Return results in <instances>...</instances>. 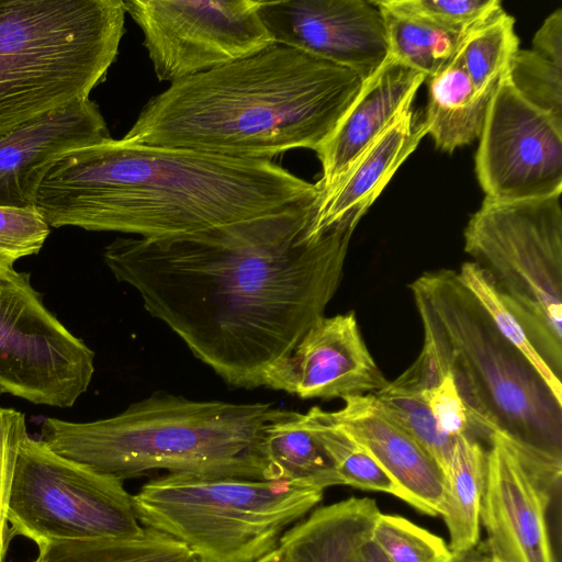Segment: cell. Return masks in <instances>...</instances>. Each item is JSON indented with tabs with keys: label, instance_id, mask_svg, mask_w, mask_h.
I'll return each mask as SVG.
<instances>
[{
	"label": "cell",
	"instance_id": "obj_29",
	"mask_svg": "<svg viewBox=\"0 0 562 562\" xmlns=\"http://www.w3.org/2000/svg\"><path fill=\"white\" fill-rule=\"evenodd\" d=\"M416 359L423 374V395L438 429L453 439L460 435H472L482 439L472 423L451 372L443 368L425 347Z\"/></svg>",
	"mask_w": 562,
	"mask_h": 562
},
{
	"label": "cell",
	"instance_id": "obj_20",
	"mask_svg": "<svg viewBox=\"0 0 562 562\" xmlns=\"http://www.w3.org/2000/svg\"><path fill=\"white\" fill-rule=\"evenodd\" d=\"M381 510L369 497H348L313 510L279 541L289 562H349L371 535Z\"/></svg>",
	"mask_w": 562,
	"mask_h": 562
},
{
	"label": "cell",
	"instance_id": "obj_26",
	"mask_svg": "<svg viewBox=\"0 0 562 562\" xmlns=\"http://www.w3.org/2000/svg\"><path fill=\"white\" fill-rule=\"evenodd\" d=\"M373 2L384 19L389 57L426 78L434 77L451 60L465 34L442 29Z\"/></svg>",
	"mask_w": 562,
	"mask_h": 562
},
{
	"label": "cell",
	"instance_id": "obj_32",
	"mask_svg": "<svg viewBox=\"0 0 562 562\" xmlns=\"http://www.w3.org/2000/svg\"><path fill=\"white\" fill-rule=\"evenodd\" d=\"M458 273L464 285L479 300L498 329L530 360L554 395L562 401V380H559L538 356L521 326L505 305L485 273L472 261L462 263Z\"/></svg>",
	"mask_w": 562,
	"mask_h": 562
},
{
	"label": "cell",
	"instance_id": "obj_18",
	"mask_svg": "<svg viewBox=\"0 0 562 562\" xmlns=\"http://www.w3.org/2000/svg\"><path fill=\"white\" fill-rule=\"evenodd\" d=\"M425 79L423 74L387 57L380 70L363 82L356 101L316 151L322 164V177L315 183L319 196L405 109L413 105Z\"/></svg>",
	"mask_w": 562,
	"mask_h": 562
},
{
	"label": "cell",
	"instance_id": "obj_19",
	"mask_svg": "<svg viewBox=\"0 0 562 562\" xmlns=\"http://www.w3.org/2000/svg\"><path fill=\"white\" fill-rule=\"evenodd\" d=\"M425 135L422 115L413 105L405 109L318 198L312 234L348 216L361 220Z\"/></svg>",
	"mask_w": 562,
	"mask_h": 562
},
{
	"label": "cell",
	"instance_id": "obj_24",
	"mask_svg": "<svg viewBox=\"0 0 562 562\" xmlns=\"http://www.w3.org/2000/svg\"><path fill=\"white\" fill-rule=\"evenodd\" d=\"M32 562H193L178 540L144 527L135 536L52 540L37 546Z\"/></svg>",
	"mask_w": 562,
	"mask_h": 562
},
{
	"label": "cell",
	"instance_id": "obj_13",
	"mask_svg": "<svg viewBox=\"0 0 562 562\" xmlns=\"http://www.w3.org/2000/svg\"><path fill=\"white\" fill-rule=\"evenodd\" d=\"M479 140L475 173L486 199L509 202L562 193V122L522 99L507 72Z\"/></svg>",
	"mask_w": 562,
	"mask_h": 562
},
{
	"label": "cell",
	"instance_id": "obj_25",
	"mask_svg": "<svg viewBox=\"0 0 562 562\" xmlns=\"http://www.w3.org/2000/svg\"><path fill=\"white\" fill-rule=\"evenodd\" d=\"M383 412L409 434L443 472L450 463L456 439L437 427L423 395V374L417 359L395 380L373 394Z\"/></svg>",
	"mask_w": 562,
	"mask_h": 562
},
{
	"label": "cell",
	"instance_id": "obj_41",
	"mask_svg": "<svg viewBox=\"0 0 562 562\" xmlns=\"http://www.w3.org/2000/svg\"><path fill=\"white\" fill-rule=\"evenodd\" d=\"M193 562H201V561H199L198 559H195Z\"/></svg>",
	"mask_w": 562,
	"mask_h": 562
},
{
	"label": "cell",
	"instance_id": "obj_11",
	"mask_svg": "<svg viewBox=\"0 0 562 562\" xmlns=\"http://www.w3.org/2000/svg\"><path fill=\"white\" fill-rule=\"evenodd\" d=\"M255 0H123L160 81L170 83L250 56L273 40Z\"/></svg>",
	"mask_w": 562,
	"mask_h": 562
},
{
	"label": "cell",
	"instance_id": "obj_37",
	"mask_svg": "<svg viewBox=\"0 0 562 562\" xmlns=\"http://www.w3.org/2000/svg\"><path fill=\"white\" fill-rule=\"evenodd\" d=\"M443 562H493L484 540H480L474 546L454 551Z\"/></svg>",
	"mask_w": 562,
	"mask_h": 562
},
{
	"label": "cell",
	"instance_id": "obj_16",
	"mask_svg": "<svg viewBox=\"0 0 562 562\" xmlns=\"http://www.w3.org/2000/svg\"><path fill=\"white\" fill-rule=\"evenodd\" d=\"M110 138L99 105L89 98L32 119L1 136L0 206H35L40 186L57 160Z\"/></svg>",
	"mask_w": 562,
	"mask_h": 562
},
{
	"label": "cell",
	"instance_id": "obj_8",
	"mask_svg": "<svg viewBox=\"0 0 562 562\" xmlns=\"http://www.w3.org/2000/svg\"><path fill=\"white\" fill-rule=\"evenodd\" d=\"M561 194L484 198L464 229V251L488 278L529 342L562 378Z\"/></svg>",
	"mask_w": 562,
	"mask_h": 562
},
{
	"label": "cell",
	"instance_id": "obj_36",
	"mask_svg": "<svg viewBox=\"0 0 562 562\" xmlns=\"http://www.w3.org/2000/svg\"><path fill=\"white\" fill-rule=\"evenodd\" d=\"M535 52L562 68V10L552 12L536 32L532 40Z\"/></svg>",
	"mask_w": 562,
	"mask_h": 562
},
{
	"label": "cell",
	"instance_id": "obj_6",
	"mask_svg": "<svg viewBox=\"0 0 562 562\" xmlns=\"http://www.w3.org/2000/svg\"><path fill=\"white\" fill-rule=\"evenodd\" d=\"M123 0H0V137L89 98L116 59Z\"/></svg>",
	"mask_w": 562,
	"mask_h": 562
},
{
	"label": "cell",
	"instance_id": "obj_12",
	"mask_svg": "<svg viewBox=\"0 0 562 562\" xmlns=\"http://www.w3.org/2000/svg\"><path fill=\"white\" fill-rule=\"evenodd\" d=\"M561 476V457L491 434L480 522L493 562H558L548 513Z\"/></svg>",
	"mask_w": 562,
	"mask_h": 562
},
{
	"label": "cell",
	"instance_id": "obj_17",
	"mask_svg": "<svg viewBox=\"0 0 562 562\" xmlns=\"http://www.w3.org/2000/svg\"><path fill=\"white\" fill-rule=\"evenodd\" d=\"M344 406L327 412L392 479L404 502L429 516H439L445 475L428 452L391 419L373 394L344 398Z\"/></svg>",
	"mask_w": 562,
	"mask_h": 562
},
{
	"label": "cell",
	"instance_id": "obj_3",
	"mask_svg": "<svg viewBox=\"0 0 562 562\" xmlns=\"http://www.w3.org/2000/svg\"><path fill=\"white\" fill-rule=\"evenodd\" d=\"M362 87L348 68L273 44L170 83L117 140L246 159L316 153Z\"/></svg>",
	"mask_w": 562,
	"mask_h": 562
},
{
	"label": "cell",
	"instance_id": "obj_14",
	"mask_svg": "<svg viewBox=\"0 0 562 562\" xmlns=\"http://www.w3.org/2000/svg\"><path fill=\"white\" fill-rule=\"evenodd\" d=\"M258 13L274 44L348 68L363 82L389 57L384 19L373 1H260Z\"/></svg>",
	"mask_w": 562,
	"mask_h": 562
},
{
	"label": "cell",
	"instance_id": "obj_9",
	"mask_svg": "<svg viewBox=\"0 0 562 562\" xmlns=\"http://www.w3.org/2000/svg\"><path fill=\"white\" fill-rule=\"evenodd\" d=\"M123 482L58 454L27 434L12 476L10 533L36 546L52 540L138 535L144 527Z\"/></svg>",
	"mask_w": 562,
	"mask_h": 562
},
{
	"label": "cell",
	"instance_id": "obj_34",
	"mask_svg": "<svg viewBox=\"0 0 562 562\" xmlns=\"http://www.w3.org/2000/svg\"><path fill=\"white\" fill-rule=\"evenodd\" d=\"M49 234V226L33 207L0 206V274L14 269V263L36 255Z\"/></svg>",
	"mask_w": 562,
	"mask_h": 562
},
{
	"label": "cell",
	"instance_id": "obj_22",
	"mask_svg": "<svg viewBox=\"0 0 562 562\" xmlns=\"http://www.w3.org/2000/svg\"><path fill=\"white\" fill-rule=\"evenodd\" d=\"M495 91H480L456 58L429 78L423 121L436 147L446 153L480 137Z\"/></svg>",
	"mask_w": 562,
	"mask_h": 562
},
{
	"label": "cell",
	"instance_id": "obj_33",
	"mask_svg": "<svg viewBox=\"0 0 562 562\" xmlns=\"http://www.w3.org/2000/svg\"><path fill=\"white\" fill-rule=\"evenodd\" d=\"M376 3L458 33H467L503 10L498 0H378Z\"/></svg>",
	"mask_w": 562,
	"mask_h": 562
},
{
	"label": "cell",
	"instance_id": "obj_1",
	"mask_svg": "<svg viewBox=\"0 0 562 562\" xmlns=\"http://www.w3.org/2000/svg\"><path fill=\"white\" fill-rule=\"evenodd\" d=\"M316 206L175 237H119L103 260L228 385L262 386L325 316L360 222L312 234Z\"/></svg>",
	"mask_w": 562,
	"mask_h": 562
},
{
	"label": "cell",
	"instance_id": "obj_10",
	"mask_svg": "<svg viewBox=\"0 0 562 562\" xmlns=\"http://www.w3.org/2000/svg\"><path fill=\"white\" fill-rule=\"evenodd\" d=\"M94 352L50 312L30 279L0 274V390L33 404L71 407L87 392Z\"/></svg>",
	"mask_w": 562,
	"mask_h": 562
},
{
	"label": "cell",
	"instance_id": "obj_5",
	"mask_svg": "<svg viewBox=\"0 0 562 562\" xmlns=\"http://www.w3.org/2000/svg\"><path fill=\"white\" fill-rule=\"evenodd\" d=\"M423 347L449 370L484 441L492 432L562 458V401L498 329L458 271L440 269L409 284Z\"/></svg>",
	"mask_w": 562,
	"mask_h": 562
},
{
	"label": "cell",
	"instance_id": "obj_15",
	"mask_svg": "<svg viewBox=\"0 0 562 562\" xmlns=\"http://www.w3.org/2000/svg\"><path fill=\"white\" fill-rule=\"evenodd\" d=\"M386 383L353 312L322 317L262 378V386L324 400L374 394Z\"/></svg>",
	"mask_w": 562,
	"mask_h": 562
},
{
	"label": "cell",
	"instance_id": "obj_4",
	"mask_svg": "<svg viewBox=\"0 0 562 562\" xmlns=\"http://www.w3.org/2000/svg\"><path fill=\"white\" fill-rule=\"evenodd\" d=\"M289 411L153 394L87 423L47 417L41 440L58 454L122 481L151 470L265 480L257 445Z\"/></svg>",
	"mask_w": 562,
	"mask_h": 562
},
{
	"label": "cell",
	"instance_id": "obj_28",
	"mask_svg": "<svg viewBox=\"0 0 562 562\" xmlns=\"http://www.w3.org/2000/svg\"><path fill=\"white\" fill-rule=\"evenodd\" d=\"M310 411L317 435L331 459L341 485L385 493L404 501L400 488L364 447L334 423L327 412L318 406Z\"/></svg>",
	"mask_w": 562,
	"mask_h": 562
},
{
	"label": "cell",
	"instance_id": "obj_27",
	"mask_svg": "<svg viewBox=\"0 0 562 562\" xmlns=\"http://www.w3.org/2000/svg\"><path fill=\"white\" fill-rule=\"evenodd\" d=\"M515 20L504 10L467 32L453 55L480 91H495L519 49Z\"/></svg>",
	"mask_w": 562,
	"mask_h": 562
},
{
	"label": "cell",
	"instance_id": "obj_30",
	"mask_svg": "<svg viewBox=\"0 0 562 562\" xmlns=\"http://www.w3.org/2000/svg\"><path fill=\"white\" fill-rule=\"evenodd\" d=\"M370 541L390 562H443L451 553L442 538L400 515L380 513Z\"/></svg>",
	"mask_w": 562,
	"mask_h": 562
},
{
	"label": "cell",
	"instance_id": "obj_40",
	"mask_svg": "<svg viewBox=\"0 0 562 562\" xmlns=\"http://www.w3.org/2000/svg\"><path fill=\"white\" fill-rule=\"evenodd\" d=\"M364 544V543H363ZM360 550V549H359ZM349 562H364L362 558L359 554V551L352 557V559Z\"/></svg>",
	"mask_w": 562,
	"mask_h": 562
},
{
	"label": "cell",
	"instance_id": "obj_31",
	"mask_svg": "<svg viewBox=\"0 0 562 562\" xmlns=\"http://www.w3.org/2000/svg\"><path fill=\"white\" fill-rule=\"evenodd\" d=\"M507 76L522 99L562 122V68L533 49L519 48Z\"/></svg>",
	"mask_w": 562,
	"mask_h": 562
},
{
	"label": "cell",
	"instance_id": "obj_2",
	"mask_svg": "<svg viewBox=\"0 0 562 562\" xmlns=\"http://www.w3.org/2000/svg\"><path fill=\"white\" fill-rule=\"evenodd\" d=\"M318 196L315 183L272 160L110 138L57 160L35 207L49 227L159 239L317 204Z\"/></svg>",
	"mask_w": 562,
	"mask_h": 562
},
{
	"label": "cell",
	"instance_id": "obj_35",
	"mask_svg": "<svg viewBox=\"0 0 562 562\" xmlns=\"http://www.w3.org/2000/svg\"><path fill=\"white\" fill-rule=\"evenodd\" d=\"M27 435L23 413L0 407V562H4L10 543L9 497L16 456Z\"/></svg>",
	"mask_w": 562,
	"mask_h": 562
},
{
	"label": "cell",
	"instance_id": "obj_7",
	"mask_svg": "<svg viewBox=\"0 0 562 562\" xmlns=\"http://www.w3.org/2000/svg\"><path fill=\"white\" fill-rule=\"evenodd\" d=\"M324 490L284 481L167 473L132 495L143 527L201 562H256L322 501Z\"/></svg>",
	"mask_w": 562,
	"mask_h": 562
},
{
	"label": "cell",
	"instance_id": "obj_38",
	"mask_svg": "<svg viewBox=\"0 0 562 562\" xmlns=\"http://www.w3.org/2000/svg\"><path fill=\"white\" fill-rule=\"evenodd\" d=\"M359 554L364 562H390L384 553L369 540L360 548Z\"/></svg>",
	"mask_w": 562,
	"mask_h": 562
},
{
	"label": "cell",
	"instance_id": "obj_23",
	"mask_svg": "<svg viewBox=\"0 0 562 562\" xmlns=\"http://www.w3.org/2000/svg\"><path fill=\"white\" fill-rule=\"evenodd\" d=\"M487 443L472 435L457 437L445 472L439 516L449 533L450 551H461L481 538V503L487 469Z\"/></svg>",
	"mask_w": 562,
	"mask_h": 562
},
{
	"label": "cell",
	"instance_id": "obj_39",
	"mask_svg": "<svg viewBox=\"0 0 562 562\" xmlns=\"http://www.w3.org/2000/svg\"><path fill=\"white\" fill-rule=\"evenodd\" d=\"M256 562H289L285 552L278 546L274 550L267 553Z\"/></svg>",
	"mask_w": 562,
	"mask_h": 562
},
{
	"label": "cell",
	"instance_id": "obj_21",
	"mask_svg": "<svg viewBox=\"0 0 562 562\" xmlns=\"http://www.w3.org/2000/svg\"><path fill=\"white\" fill-rule=\"evenodd\" d=\"M263 479L322 490L341 485L316 431L311 411L291 412L269 423L258 441Z\"/></svg>",
	"mask_w": 562,
	"mask_h": 562
}]
</instances>
